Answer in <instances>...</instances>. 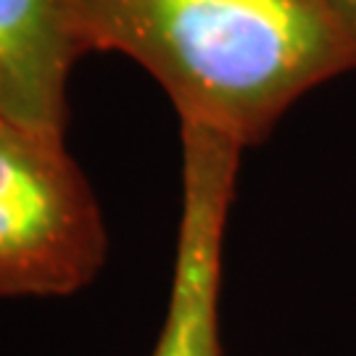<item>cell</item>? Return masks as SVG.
Returning a JSON list of instances; mask_svg holds the SVG:
<instances>
[{
	"mask_svg": "<svg viewBox=\"0 0 356 356\" xmlns=\"http://www.w3.org/2000/svg\"><path fill=\"white\" fill-rule=\"evenodd\" d=\"M88 51L148 69L182 124L241 148L293 103L356 69V26L338 0H72Z\"/></svg>",
	"mask_w": 356,
	"mask_h": 356,
	"instance_id": "6da1fadb",
	"label": "cell"
},
{
	"mask_svg": "<svg viewBox=\"0 0 356 356\" xmlns=\"http://www.w3.org/2000/svg\"><path fill=\"white\" fill-rule=\"evenodd\" d=\"M341 6L346 8V13L351 16V22H354V26H356V0H338Z\"/></svg>",
	"mask_w": 356,
	"mask_h": 356,
	"instance_id": "5b68a950",
	"label": "cell"
},
{
	"mask_svg": "<svg viewBox=\"0 0 356 356\" xmlns=\"http://www.w3.org/2000/svg\"><path fill=\"white\" fill-rule=\"evenodd\" d=\"M61 132L0 116V298L72 296L106 261L101 206Z\"/></svg>",
	"mask_w": 356,
	"mask_h": 356,
	"instance_id": "7a4b0ae2",
	"label": "cell"
},
{
	"mask_svg": "<svg viewBox=\"0 0 356 356\" xmlns=\"http://www.w3.org/2000/svg\"><path fill=\"white\" fill-rule=\"evenodd\" d=\"M79 56L72 0H0V116L64 129L66 79Z\"/></svg>",
	"mask_w": 356,
	"mask_h": 356,
	"instance_id": "277c9868",
	"label": "cell"
},
{
	"mask_svg": "<svg viewBox=\"0 0 356 356\" xmlns=\"http://www.w3.org/2000/svg\"><path fill=\"white\" fill-rule=\"evenodd\" d=\"M243 148L182 124V211L164 325L151 356H225L219 338L222 251Z\"/></svg>",
	"mask_w": 356,
	"mask_h": 356,
	"instance_id": "3957f363",
	"label": "cell"
}]
</instances>
